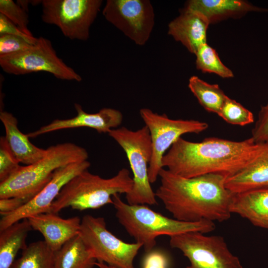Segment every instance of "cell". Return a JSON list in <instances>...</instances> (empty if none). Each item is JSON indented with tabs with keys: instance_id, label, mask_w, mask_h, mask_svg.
<instances>
[{
	"instance_id": "obj_26",
	"label": "cell",
	"mask_w": 268,
	"mask_h": 268,
	"mask_svg": "<svg viewBox=\"0 0 268 268\" xmlns=\"http://www.w3.org/2000/svg\"><path fill=\"white\" fill-rule=\"evenodd\" d=\"M218 115L227 123L244 126L254 122L253 113L241 104L227 97Z\"/></svg>"
},
{
	"instance_id": "obj_21",
	"label": "cell",
	"mask_w": 268,
	"mask_h": 268,
	"mask_svg": "<svg viewBox=\"0 0 268 268\" xmlns=\"http://www.w3.org/2000/svg\"><path fill=\"white\" fill-rule=\"evenodd\" d=\"M32 227L27 218L0 231V268H10L20 250L27 246L26 240Z\"/></svg>"
},
{
	"instance_id": "obj_8",
	"label": "cell",
	"mask_w": 268,
	"mask_h": 268,
	"mask_svg": "<svg viewBox=\"0 0 268 268\" xmlns=\"http://www.w3.org/2000/svg\"><path fill=\"white\" fill-rule=\"evenodd\" d=\"M169 244L189 260L185 268H243L221 236L188 232L170 237Z\"/></svg>"
},
{
	"instance_id": "obj_17",
	"label": "cell",
	"mask_w": 268,
	"mask_h": 268,
	"mask_svg": "<svg viewBox=\"0 0 268 268\" xmlns=\"http://www.w3.org/2000/svg\"><path fill=\"white\" fill-rule=\"evenodd\" d=\"M209 23L202 16L183 9L179 16L168 26V34L180 42L192 54L206 44V31Z\"/></svg>"
},
{
	"instance_id": "obj_16",
	"label": "cell",
	"mask_w": 268,
	"mask_h": 268,
	"mask_svg": "<svg viewBox=\"0 0 268 268\" xmlns=\"http://www.w3.org/2000/svg\"><path fill=\"white\" fill-rule=\"evenodd\" d=\"M225 186L235 194L268 189V143H260L254 158L243 169L228 176Z\"/></svg>"
},
{
	"instance_id": "obj_24",
	"label": "cell",
	"mask_w": 268,
	"mask_h": 268,
	"mask_svg": "<svg viewBox=\"0 0 268 268\" xmlns=\"http://www.w3.org/2000/svg\"><path fill=\"white\" fill-rule=\"evenodd\" d=\"M188 86L204 109L218 115L228 96L217 84H209L193 76L189 79Z\"/></svg>"
},
{
	"instance_id": "obj_13",
	"label": "cell",
	"mask_w": 268,
	"mask_h": 268,
	"mask_svg": "<svg viewBox=\"0 0 268 268\" xmlns=\"http://www.w3.org/2000/svg\"><path fill=\"white\" fill-rule=\"evenodd\" d=\"M88 160L72 163L57 169L50 181L32 199L15 211L2 216L0 231L23 219L50 212L51 205L65 185L90 166Z\"/></svg>"
},
{
	"instance_id": "obj_1",
	"label": "cell",
	"mask_w": 268,
	"mask_h": 268,
	"mask_svg": "<svg viewBox=\"0 0 268 268\" xmlns=\"http://www.w3.org/2000/svg\"><path fill=\"white\" fill-rule=\"evenodd\" d=\"M227 175L211 173L185 178L162 168L155 193L173 218L186 222L228 220L235 193L225 186Z\"/></svg>"
},
{
	"instance_id": "obj_25",
	"label": "cell",
	"mask_w": 268,
	"mask_h": 268,
	"mask_svg": "<svg viewBox=\"0 0 268 268\" xmlns=\"http://www.w3.org/2000/svg\"><path fill=\"white\" fill-rule=\"evenodd\" d=\"M197 68L203 72L215 73L223 78L233 76L232 71L220 61L215 50L206 44L196 53Z\"/></svg>"
},
{
	"instance_id": "obj_10",
	"label": "cell",
	"mask_w": 268,
	"mask_h": 268,
	"mask_svg": "<svg viewBox=\"0 0 268 268\" xmlns=\"http://www.w3.org/2000/svg\"><path fill=\"white\" fill-rule=\"evenodd\" d=\"M0 67L10 74L44 71L61 80H82L81 76L58 56L51 42L43 37L37 38L36 43L26 50L0 56Z\"/></svg>"
},
{
	"instance_id": "obj_7",
	"label": "cell",
	"mask_w": 268,
	"mask_h": 268,
	"mask_svg": "<svg viewBox=\"0 0 268 268\" xmlns=\"http://www.w3.org/2000/svg\"><path fill=\"white\" fill-rule=\"evenodd\" d=\"M79 234L97 262L116 268H134V259L142 245L127 243L115 236L103 217L84 215Z\"/></svg>"
},
{
	"instance_id": "obj_30",
	"label": "cell",
	"mask_w": 268,
	"mask_h": 268,
	"mask_svg": "<svg viewBox=\"0 0 268 268\" xmlns=\"http://www.w3.org/2000/svg\"><path fill=\"white\" fill-rule=\"evenodd\" d=\"M251 137L256 143H268V102L261 108Z\"/></svg>"
},
{
	"instance_id": "obj_28",
	"label": "cell",
	"mask_w": 268,
	"mask_h": 268,
	"mask_svg": "<svg viewBox=\"0 0 268 268\" xmlns=\"http://www.w3.org/2000/svg\"><path fill=\"white\" fill-rule=\"evenodd\" d=\"M20 166L11 151L5 137H0V182L3 181Z\"/></svg>"
},
{
	"instance_id": "obj_3",
	"label": "cell",
	"mask_w": 268,
	"mask_h": 268,
	"mask_svg": "<svg viewBox=\"0 0 268 268\" xmlns=\"http://www.w3.org/2000/svg\"><path fill=\"white\" fill-rule=\"evenodd\" d=\"M112 200L119 222L136 242L142 245L146 253L153 249L159 236L171 237L192 231L206 234L215 228L212 221H181L155 211L146 204H130L123 201L118 194Z\"/></svg>"
},
{
	"instance_id": "obj_27",
	"label": "cell",
	"mask_w": 268,
	"mask_h": 268,
	"mask_svg": "<svg viewBox=\"0 0 268 268\" xmlns=\"http://www.w3.org/2000/svg\"><path fill=\"white\" fill-rule=\"evenodd\" d=\"M0 13L2 14L25 34L33 36L28 28L27 12L12 0H0Z\"/></svg>"
},
{
	"instance_id": "obj_32",
	"label": "cell",
	"mask_w": 268,
	"mask_h": 268,
	"mask_svg": "<svg viewBox=\"0 0 268 268\" xmlns=\"http://www.w3.org/2000/svg\"><path fill=\"white\" fill-rule=\"evenodd\" d=\"M2 34H10L22 37L32 44H35L37 40V38L24 33L6 17L0 13V35Z\"/></svg>"
},
{
	"instance_id": "obj_18",
	"label": "cell",
	"mask_w": 268,
	"mask_h": 268,
	"mask_svg": "<svg viewBox=\"0 0 268 268\" xmlns=\"http://www.w3.org/2000/svg\"><path fill=\"white\" fill-rule=\"evenodd\" d=\"M184 9L200 14L209 24L249 11H268L241 0H190Z\"/></svg>"
},
{
	"instance_id": "obj_5",
	"label": "cell",
	"mask_w": 268,
	"mask_h": 268,
	"mask_svg": "<svg viewBox=\"0 0 268 268\" xmlns=\"http://www.w3.org/2000/svg\"><path fill=\"white\" fill-rule=\"evenodd\" d=\"M133 186V178L126 168L107 179L86 170L65 185L52 203L50 212L58 214L68 207L80 211L97 209L112 204L113 196L128 194Z\"/></svg>"
},
{
	"instance_id": "obj_2",
	"label": "cell",
	"mask_w": 268,
	"mask_h": 268,
	"mask_svg": "<svg viewBox=\"0 0 268 268\" xmlns=\"http://www.w3.org/2000/svg\"><path fill=\"white\" fill-rule=\"evenodd\" d=\"M260 147L252 137L232 141L212 137L201 142L179 138L163 157L162 165L172 173L193 178L211 173L232 175L246 166Z\"/></svg>"
},
{
	"instance_id": "obj_20",
	"label": "cell",
	"mask_w": 268,
	"mask_h": 268,
	"mask_svg": "<svg viewBox=\"0 0 268 268\" xmlns=\"http://www.w3.org/2000/svg\"><path fill=\"white\" fill-rule=\"evenodd\" d=\"M230 211L255 226L268 229V189L235 194Z\"/></svg>"
},
{
	"instance_id": "obj_6",
	"label": "cell",
	"mask_w": 268,
	"mask_h": 268,
	"mask_svg": "<svg viewBox=\"0 0 268 268\" xmlns=\"http://www.w3.org/2000/svg\"><path fill=\"white\" fill-rule=\"evenodd\" d=\"M108 134L125 151L133 174L132 190L126 195L130 204L154 205L156 197L148 177V167L152 154L150 133L145 125L136 131L126 127L111 130Z\"/></svg>"
},
{
	"instance_id": "obj_22",
	"label": "cell",
	"mask_w": 268,
	"mask_h": 268,
	"mask_svg": "<svg viewBox=\"0 0 268 268\" xmlns=\"http://www.w3.org/2000/svg\"><path fill=\"white\" fill-rule=\"evenodd\" d=\"M96 262L79 234L55 253L54 268H93Z\"/></svg>"
},
{
	"instance_id": "obj_34",
	"label": "cell",
	"mask_w": 268,
	"mask_h": 268,
	"mask_svg": "<svg viewBox=\"0 0 268 268\" xmlns=\"http://www.w3.org/2000/svg\"><path fill=\"white\" fill-rule=\"evenodd\" d=\"M96 266H97L99 268H116L111 266L108 265L104 263L97 262L96 263Z\"/></svg>"
},
{
	"instance_id": "obj_14",
	"label": "cell",
	"mask_w": 268,
	"mask_h": 268,
	"mask_svg": "<svg viewBox=\"0 0 268 268\" xmlns=\"http://www.w3.org/2000/svg\"><path fill=\"white\" fill-rule=\"evenodd\" d=\"M77 115L67 119H56L39 129L26 134L29 138H35L43 134L64 129L87 127L94 129L98 133L108 134L116 129L122 123V113L115 109L102 108L98 112L88 113L84 111L81 105L74 104Z\"/></svg>"
},
{
	"instance_id": "obj_33",
	"label": "cell",
	"mask_w": 268,
	"mask_h": 268,
	"mask_svg": "<svg viewBox=\"0 0 268 268\" xmlns=\"http://www.w3.org/2000/svg\"><path fill=\"white\" fill-rule=\"evenodd\" d=\"M27 202L26 200L19 197L0 199V214L3 216L11 213Z\"/></svg>"
},
{
	"instance_id": "obj_12",
	"label": "cell",
	"mask_w": 268,
	"mask_h": 268,
	"mask_svg": "<svg viewBox=\"0 0 268 268\" xmlns=\"http://www.w3.org/2000/svg\"><path fill=\"white\" fill-rule=\"evenodd\" d=\"M104 18L136 45H144L154 25L153 7L149 0H107Z\"/></svg>"
},
{
	"instance_id": "obj_23",
	"label": "cell",
	"mask_w": 268,
	"mask_h": 268,
	"mask_svg": "<svg viewBox=\"0 0 268 268\" xmlns=\"http://www.w3.org/2000/svg\"><path fill=\"white\" fill-rule=\"evenodd\" d=\"M55 253L44 241L32 242L10 268H54Z\"/></svg>"
},
{
	"instance_id": "obj_15",
	"label": "cell",
	"mask_w": 268,
	"mask_h": 268,
	"mask_svg": "<svg viewBox=\"0 0 268 268\" xmlns=\"http://www.w3.org/2000/svg\"><path fill=\"white\" fill-rule=\"evenodd\" d=\"M27 219L32 229L41 233L44 241L54 252L80 232L81 219L78 216L63 218L57 213L46 212Z\"/></svg>"
},
{
	"instance_id": "obj_19",
	"label": "cell",
	"mask_w": 268,
	"mask_h": 268,
	"mask_svg": "<svg viewBox=\"0 0 268 268\" xmlns=\"http://www.w3.org/2000/svg\"><path fill=\"white\" fill-rule=\"evenodd\" d=\"M0 120L5 129L7 144L20 163L30 165L45 156L47 149L39 148L31 142L27 134L19 130L18 121L11 113L1 110Z\"/></svg>"
},
{
	"instance_id": "obj_29",
	"label": "cell",
	"mask_w": 268,
	"mask_h": 268,
	"mask_svg": "<svg viewBox=\"0 0 268 268\" xmlns=\"http://www.w3.org/2000/svg\"><path fill=\"white\" fill-rule=\"evenodd\" d=\"M33 45L19 36L0 35V56L26 50Z\"/></svg>"
},
{
	"instance_id": "obj_9",
	"label": "cell",
	"mask_w": 268,
	"mask_h": 268,
	"mask_svg": "<svg viewBox=\"0 0 268 268\" xmlns=\"http://www.w3.org/2000/svg\"><path fill=\"white\" fill-rule=\"evenodd\" d=\"M140 117L148 128L151 139L152 154L148 167L151 184L155 183L163 168L162 160L165 152L183 134H199L205 131L208 125L194 120H174L165 114L162 115L148 108L139 111Z\"/></svg>"
},
{
	"instance_id": "obj_31",
	"label": "cell",
	"mask_w": 268,
	"mask_h": 268,
	"mask_svg": "<svg viewBox=\"0 0 268 268\" xmlns=\"http://www.w3.org/2000/svg\"><path fill=\"white\" fill-rule=\"evenodd\" d=\"M142 264V268H168L169 259L167 255L161 250L146 253Z\"/></svg>"
},
{
	"instance_id": "obj_11",
	"label": "cell",
	"mask_w": 268,
	"mask_h": 268,
	"mask_svg": "<svg viewBox=\"0 0 268 268\" xmlns=\"http://www.w3.org/2000/svg\"><path fill=\"white\" fill-rule=\"evenodd\" d=\"M101 0H42V21L55 25L71 40L86 41Z\"/></svg>"
},
{
	"instance_id": "obj_4",
	"label": "cell",
	"mask_w": 268,
	"mask_h": 268,
	"mask_svg": "<svg viewBox=\"0 0 268 268\" xmlns=\"http://www.w3.org/2000/svg\"><path fill=\"white\" fill-rule=\"evenodd\" d=\"M86 149L71 142L53 145L45 156L28 165L21 166L0 182V199L19 197L29 201L52 179L54 172L65 165L87 160Z\"/></svg>"
}]
</instances>
